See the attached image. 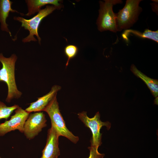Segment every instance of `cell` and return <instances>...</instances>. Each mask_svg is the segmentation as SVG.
<instances>
[{"label": "cell", "mask_w": 158, "mask_h": 158, "mask_svg": "<svg viewBox=\"0 0 158 158\" xmlns=\"http://www.w3.org/2000/svg\"><path fill=\"white\" fill-rule=\"evenodd\" d=\"M78 117L85 126L89 128L92 133L91 140L90 146L98 149L102 143V134L100 133V130L103 126H106L108 130L111 127V124L109 121L102 122L100 119V114L99 112L96 113L93 117H89L87 112L83 111L78 114Z\"/></svg>", "instance_id": "6"}, {"label": "cell", "mask_w": 158, "mask_h": 158, "mask_svg": "<svg viewBox=\"0 0 158 158\" xmlns=\"http://www.w3.org/2000/svg\"><path fill=\"white\" fill-rule=\"evenodd\" d=\"M47 120L43 112H35L30 114L25 121L24 127V135L29 140L33 139L47 126Z\"/></svg>", "instance_id": "8"}, {"label": "cell", "mask_w": 158, "mask_h": 158, "mask_svg": "<svg viewBox=\"0 0 158 158\" xmlns=\"http://www.w3.org/2000/svg\"><path fill=\"white\" fill-rule=\"evenodd\" d=\"M141 0H127L123 8L116 13L117 31L128 29L132 26L138 19L142 11L139 6Z\"/></svg>", "instance_id": "5"}, {"label": "cell", "mask_w": 158, "mask_h": 158, "mask_svg": "<svg viewBox=\"0 0 158 158\" xmlns=\"http://www.w3.org/2000/svg\"><path fill=\"white\" fill-rule=\"evenodd\" d=\"M56 96L50 101L43 111L46 112L49 116L51 126L55 130L59 136H63L74 143H76L79 137L74 135L67 128L65 121L60 112Z\"/></svg>", "instance_id": "2"}, {"label": "cell", "mask_w": 158, "mask_h": 158, "mask_svg": "<svg viewBox=\"0 0 158 158\" xmlns=\"http://www.w3.org/2000/svg\"><path fill=\"white\" fill-rule=\"evenodd\" d=\"M59 0H26L25 2L27 5L28 12L25 14L28 16H31L38 13L42 7L47 4H51L59 8L60 6Z\"/></svg>", "instance_id": "12"}, {"label": "cell", "mask_w": 158, "mask_h": 158, "mask_svg": "<svg viewBox=\"0 0 158 158\" xmlns=\"http://www.w3.org/2000/svg\"><path fill=\"white\" fill-rule=\"evenodd\" d=\"M59 137L55 130L51 126L48 130L46 143L41 158H58L60 154Z\"/></svg>", "instance_id": "9"}, {"label": "cell", "mask_w": 158, "mask_h": 158, "mask_svg": "<svg viewBox=\"0 0 158 158\" xmlns=\"http://www.w3.org/2000/svg\"><path fill=\"white\" fill-rule=\"evenodd\" d=\"M154 3H151L152 9L153 11L156 13H158V1L152 0Z\"/></svg>", "instance_id": "18"}, {"label": "cell", "mask_w": 158, "mask_h": 158, "mask_svg": "<svg viewBox=\"0 0 158 158\" xmlns=\"http://www.w3.org/2000/svg\"><path fill=\"white\" fill-rule=\"evenodd\" d=\"M64 53L68 59L66 63V66H68L70 60L76 55L78 51V47L75 45H68L64 49Z\"/></svg>", "instance_id": "16"}, {"label": "cell", "mask_w": 158, "mask_h": 158, "mask_svg": "<svg viewBox=\"0 0 158 158\" xmlns=\"http://www.w3.org/2000/svg\"><path fill=\"white\" fill-rule=\"evenodd\" d=\"M90 150V154L88 158H104L105 156L104 154L99 152L98 149L91 146L88 147Z\"/></svg>", "instance_id": "17"}, {"label": "cell", "mask_w": 158, "mask_h": 158, "mask_svg": "<svg viewBox=\"0 0 158 158\" xmlns=\"http://www.w3.org/2000/svg\"><path fill=\"white\" fill-rule=\"evenodd\" d=\"M59 8L54 6H48L41 9L35 16L29 19H26L22 17L14 16L13 19L21 23V26L28 30L29 34L26 37L23 39L24 43L30 42L31 41L36 42L37 40L35 37V35L39 44H41V38L38 33V29L40 23L44 18L51 13Z\"/></svg>", "instance_id": "4"}, {"label": "cell", "mask_w": 158, "mask_h": 158, "mask_svg": "<svg viewBox=\"0 0 158 158\" xmlns=\"http://www.w3.org/2000/svg\"><path fill=\"white\" fill-rule=\"evenodd\" d=\"M0 158H1L0 157Z\"/></svg>", "instance_id": "19"}, {"label": "cell", "mask_w": 158, "mask_h": 158, "mask_svg": "<svg viewBox=\"0 0 158 158\" xmlns=\"http://www.w3.org/2000/svg\"><path fill=\"white\" fill-rule=\"evenodd\" d=\"M130 70L137 77L141 79L146 84L152 95L155 97H158V81L157 79L151 78L139 70L134 64H132Z\"/></svg>", "instance_id": "13"}, {"label": "cell", "mask_w": 158, "mask_h": 158, "mask_svg": "<svg viewBox=\"0 0 158 158\" xmlns=\"http://www.w3.org/2000/svg\"><path fill=\"white\" fill-rule=\"evenodd\" d=\"M19 107L18 105L16 104L8 107L4 103L0 101V120L2 119L7 120L13 111Z\"/></svg>", "instance_id": "15"}, {"label": "cell", "mask_w": 158, "mask_h": 158, "mask_svg": "<svg viewBox=\"0 0 158 158\" xmlns=\"http://www.w3.org/2000/svg\"><path fill=\"white\" fill-rule=\"evenodd\" d=\"M61 88V87L59 85L53 86L49 92L41 97L38 98L36 101L30 103V106L25 110L30 113L32 112L43 111L50 101L56 96L57 92Z\"/></svg>", "instance_id": "10"}, {"label": "cell", "mask_w": 158, "mask_h": 158, "mask_svg": "<svg viewBox=\"0 0 158 158\" xmlns=\"http://www.w3.org/2000/svg\"><path fill=\"white\" fill-rule=\"evenodd\" d=\"M13 2L10 0H0V23L1 29L8 33L10 36H11V33L9 29L8 25L6 23V20L8 17L10 12L19 13L17 10L13 9L11 5Z\"/></svg>", "instance_id": "11"}, {"label": "cell", "mask_w": 158, "mask_h": 158, "mask_svg": "<svg viewBox=\"0 0 158 158\" xmlns=\"http://www.w3.org/2000/svg\"><path fill=\"white\" fill-rule=\"evenodd\" d=\"M17 57L15 54L9 57H4L0 53V62L2 67L0 69V82H4L7 84L8 92L6 101L10 103L14 99L20 98L22 93L17 88L15 75V66Z\"/></svg>", "instance_id": "1"}, {"label": "cell", "mask_w": 158, "mask_h": 158, "mask_svg": "<svg viewBox=\"0 0 158 158\" xmlns=\"http://www.w3.org/2000/svg\"><path fill=\"white\" fill-rule=\"evenodd\" d=\"M100 1L99 15L97 21L98 30L101 32L109 30L114 32H117L116 13L113 11L114 6L121 4V0H105Z\"/></svg>", "instance_id": "3"}, {"label": "cell", "mask_w": 158, "mask_h": 158, "mask_svg": "<svg viewBox=\"0 0 158 158\" xmlns=\"http://www.w3.org/2000/svg\"><path fill=\"white\" fill-rule=\"evenodd\" d=\"M126 31L132 33L134 35L143 38L153 40L156 42H158V31H153L149 29H146L143 33L132 30H128Z\"/></svg>", "instance_id": "14"}, {"label": "cell", "mask_w": 158, "mask_h": 158, "mask_svg": "<svg viewBox=\"0 0 158 158\" xmlns=\"http://www.w3.org/2000/svg\"><path fill=\"white\" fill-rule=\"evenodd\" d=\"M15 112L10 120L0 123V136L16 130L23 133L24 124L30 113L19 107L15 110Z\"/></svg>", "instance_id": "7"}]
</instances>
